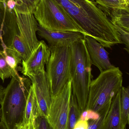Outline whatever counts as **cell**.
Returning <instances> with one entry per match:
<instances>
[{"instance_id": "obj_27", "label": "cell", "mask_w": 129, "mask_h": 129, "mask_svg": "<svg viewBox=\"0 0 129 129\" xmlns=\"http://www.w3.org/2000/svg\"><path fill=\"white\" fill-rule=\"evenodd\" d=\"M29 10L33 13L40 0H25Z\"/></svg>"}, {"instance_id": "obj_29", "label": "cell", "mask_w": 129, "mask_h": 129, "mask_svg": "<svg viewBox=\"0 0 129 129\" xmlns=\"http://www.w3.org/2000/svg\"><path fill=\"white\" fill-rule=\"evenodd\" d=\"M5 88L3 87L2 85H0V104L2 101L4 95Z\"/></svg>"}, {"instance_id": "obj_5", "label": "cell", "mask_w": 129, "mask_h": 129, "mask_svg": "<svg viewBox=\"0 0 129 129\" xmlns=\"http://www.w3.org/2000/svg\"><path fill=\"white\" fill-rule=\"evenodd\" d=\"M33 14L38 25L46 30L79 32L87 35L56 0H40Z\"/></svg>"}, {"instance_id": "obj_16", "label": "cell", "mask_w": 129, "mask_h": 129, "mask_svg": "<svg viewBox=\"0 0 129 129\" xmlns=\"http://www.w3.org/2000/svg\"><path fill=\"white\" fill-rule=\"evenodd\" d=\"M39 115L38 106L32 86L27 98L22 124L29 125L30 123L34 122L35 119Z\"/></svg>"}, {"instance_id": "obj_17", "label": "cell", "mask_w": 129, "mask_h": 129, "mask_svg": "<svg viewBox=\"0 0 129 129\" xmlns=\"http://www.w3.org/2000/svg\"><path fill=\"white\" fill-rule=\"evenodd\" d=\"M120 109L122 129L126 128L129 121V89L122 86L120 89Z\"/></svg>"}, {"instance_id": "obj_22", "label": "cell", "mask_w": 129, "mask_h": 129, "mask_svg": "<svg viewBox=\"0 0 129 129\" xmlns=\"http://www.w3.org/2000/svg\"><path fill=\"white\" fill-rule=\"evenodd\" d=\"M110 106H108L98 112L99 118L96 120H91L88 121V129H103L105 120L110 110Z\"/></svg>"}, {"instance_id": "obj_14", "label": "cell", "mask_w": 129, "mask_h": 129, "mask_svg": "<svg viewBox=\"0 0 129 129\" xmlns=\"http://www.w3.org/2000/svg\"><path fill=\"white\" fill-rule=\"evenodd\" d=\"M129 8L111 10L108 16L120 35L123 43L129 41Z\"/></svg>"}, {"instance_id": "obj_32", "label": "cell", "mask_w": 129, "mask_h": 129, "mask_svg": "<svg viewBox=\"0 0 129 129\" xmlns=\"http://www.w3.org/2000/svg\"><path fill=\"white\" fill-rule=\"evenodd\" d=\"M28 129H35L33 122H32L28 125Z\"/></svg>"}, {"instance_id": "obj_19", "label": "cell", "mask_w": 129, "mask_h": 129, "mask_svg": "<svg viewBox=\"0 0 129 129\" xmlns=\"http://www.w3.org/2000/svg\"><path fill=\"white\" fill-rule=\"evenodd\" d=\"M9 47L16 51L19 54L22 61L27 60L32 54L28 46L19 34L14 37L11 45Z\"/></svg>"}, {"instance_id": "obj_13", "label": "cell", "mask_w": 129, "mask_h": 129, "mask_svg": "<svg viewBox=\"0 0 129 129\" xmlns=\"http://www.w3.org/2000/svg\"><path fill=\"white\" fill-rule=\"evenodd\" d=\"M84 40L92 64L96 66L100 73L115 67L110 61L109 53L101 44L88 35L85 36Z\"/></svg>"}, {"instance_id": "obj_26", "label": "cell", "mask_w": 129, "mask_h": 129, "mask_svg": "<svg viewBox=\"0 0 129 129\" xmlns=\"http://www.w3.org/2000/svg\"><path fill=\"white\" fill-rule=\"evenodd\" d=\"M88 121L79 120L75 124L73 129H88Z\"/></svg>"}, {"instance_id": "obj_20", "label": "cell", "mask_w": 129, "mask_h": 129, "mask_svg": "<svg viewBox=\"0 0 129 129\" xmlns=\"http://www.w3.org/2000/svg\"><path fill=\"white\" fill-rule=\"evenodd\" d=\"M17 71L13 70L10 66L2 51L0 52V79L3 82L5 79L12 78L18 74Z\"/></svg>"}, {"instance_id": "obj_3", "label": "cell", "mask_w": 129, "mask_h": 129, "mask_svg": "<svg viewBox=\"0 0 129 129\" xmlns=\"http://www.w3.org/2000/svg\"><path fill=\"white\" fill-rule=\"evenodd\" d=\"M70 48V77L72 93L83 112L86 109L92 77V63L84 39L75 42Z\"/></svg>"}, {"instance_id": "obj_11", "label": "cell", "mask_w": 129, "mask_h": 129, "mask_svg": "<svg viewBox=\"0 0 129 129\" xmlns=\"http://www.w3.org/2000/svg\"><path fill=\"white\" fill-rule=\"evenodd\" d=\"M16 15L3 5L0 4V52L11 44L17 34Z\"/></svg>"}, {"instance_id": "obj_28", "label": "cell", "mask_w": 129, "mask_h": 129, "mask_svg": "<svg viewBox=\"0 0 129 129\" xmlns=\"http://www.w3.org/2000/svg\"><path fill=\"white\" fill-rule=\"evenodd\" d=\"M97 4L105 13L107 11V8L104 0H89Z\"/></svg>"}, {"instance_id": "obj_1", "label": "cell", "mask_w": 129, "mask_h": 129, "mask_svg": "<svg viewBox=\"0 0 129 129\" xmlns=\"http://www.w3.org/2000/svg\"><path fill=\"white\" fill-rule=\"evenodd\" d=\"M87 35L104 47L122 44L110 18L96 4L89 0H56Z\"/></svg>"}, {"instance_id": "obj_31", "label": "cell", "mask_w": 129, "mask_h": 129, "mask_svg": "<svg viewBox=\"0 0 129 129\" xmlns=\"http://www.w3.org/2000/svg\"><path fill=\"white\" fill-rule=\"evenodd\" d=\"M0 129H7L4 123L1 121H0Z\"/></svg>"}, {"instance_id": "obj_6", "label": "cell", "mask_w": 129, "mask_h": 129, "mask_svg": "<svg viewBox=\"0 0 129 129\" xmlns=\"http://www.w3.org/2000/svg\"><path fill=\"white\" fill-rule=\"evenodd\" d=\"M49 48L50 55L46 64V73L52 98L70 80L71 50L68 47Z\"/></svg>"}, {"instance_id": "obj_30", "label": "cell", "mask_w": 129, "mask_h": 129, "mask_svg": "<svg viewBox=\"0 0 129 129\" xmlns=\"http://www.w3.org/2000/svg\"><path fill=\"white\" fill-rule=\"evenodd\" d=\"M16 129H28V126L24 125L22 124L17 126Z\"/></svg>"}, {"instance_id": "obj_8", "label": "cell", "mask_w": 129, "mask_h": 129, "mask_svg": "<svg viewBox=\"0 0 129 129\" xmlns=\"http://www.w3.org/2000/svg\"><path fill=\"white\" fill-rule=\"evenodd\" d=\"M27 77L32 82V87L38 103L40 115L48 118L51 98L46 71L39 72Z\"/></svg>"}, {"instance_id": "obj_24", "label": "cell", "mask_w": 129, "mask_h": 129, "mask_svg": "<svg viewBox=\"0 0 129 129\" xmlns=\"http://www.w3.org/2000/svg\"><path fill=\"white\" fill-rule=\"evenodd\" d=\"M35 129H53L47 118L44 116H38L33 122Z\"/></svg>"}, {"instance_id": "obj_15", "label": "cell", "mask_w": 129, "mask_h": 129, "mask_svg": "<svg viewBox=\"0 0 129 129\" xmlns=\"http://www.w3.org/2000/svg\"><path fill=\"white\" fill-rule=\"evenodd\" d=\"M120 91L112 100L103 129H122Z\"/></svg>"}, {"instance_id": "obj_10", "label": "cell", "mask_w": 129, "mask_h": 129, "mask_svg": "<svg viewBox=\"0 0 129 129\" xmlns=\"http://www.w3.org/2000/svg\"><path fill=\"white\" fill-rule=\"evenodd\" d=\"M49 47L44 41L39 42L38 46L25 61H22L21 73L26 77L45 70L50 55Z\"/></svg>"}, {"instance_id": "obj_18", "label": "cell", "mask_w": 129, "mask_h": 129, "mask_svg": "<svg viewBox=\"0 0 129 129\" xmlns=\"http://www.w3.org/2000/svg\"><path fill=\"white\" fill-rule=\"evenodd\" d=\"M82 111L80 110L75 95L72 94L70 105L66 129H73L79 120Z\"/></svg>"}, {"instance_id": "obj_23", "label": "cell", "mask_w": 129, "mask_h": 129, "mask_svg": "<svg viewBox=\"0 0 129 129\" xmlns=\"http://www.w3.org/2000/svg\"><path fill=\"white\" fill-rule=\"evenodd\" d=\"M107 8L105 13L107 14L111 10L125 9L129 8V5L123 4L119 0H104Z\"/></svg>"}, {"instance_id": "obj_12", "label": "cell", "mask_w": 129, "mask_h": 129, "mask_svg": "<svg viewBox=\"0 0 129 129\" xmlns=\"http://www.w3.org/2000/svg\"><path fill=\"white\" fill-rule=\"evenodd\" d=\"M37 33L40 37L47 41L49 47H70L75 42L84 39L86 36L79 32L49 31L39 25Z\"/></svg>"}, {"instance_id": "obj_2", "label": "cell", "mask_w": 129, "mask_h": 129, "mask_svg": "<svg viewBox=\"0 0 129 129\" xmlns=\"http://www.w3.org/2000/svg\"><path fill=\"white\" fill-rule=\"evenodd\" d=\"M32 86L29 77L17 74L11 78L5 88L1 102V121L7 129H16L23 122L24 111L29 92Z\"/></svg>"}, {"instance_id": "obj_7", "label": "cell", "mask_w": 129, "mask_h": 129, "mask_svg": "<svg viewBox=\"0 0 129 129\" xmlns=\"http://www.w3.org/2000/svg\"><path fill=\"white\" fill-rule=\"evenodd\" d=\"M72 94L71 80H69L51 98L47 119L53 129H66Z\"/></svg>"}, {"instance_id": "obj_25", "label": "cell", "mask_w": 129, "mask_h": 129, "mask_svg": "<svg viewBox=\"0 0 129 129\" xmlns=\"http://www.w3.org/2000/svg\"><path fill=\"white\" fill-rule=\"evenodd\" d=\"M99 114L91 110H86L82 112L79 120L88 121L96 120L99 118Z\"/></svg>"}, {"instance_id": "obj_33", "label": "cell", "mask_w": 129, "mask_h": 129, "mask_svg": "<svg viewBox=\"0 0 129 129\" xmlns=\"http://www.w3.org/2000/svg\"><path fill=\"white\" fill-rule=\"evenodd\" d=\"M125 129H126V128Z\"/></svg>"}, {"instance_id": "obj_4", "label": "cell", "mask_w": 129, "mask_h": 129, "mask_svg": "<svg viewBox=\"0 0 129 129\" xmlns=\"http://www.w3.org/2000/svg\"><path fill=\"white\" fill-rule=\"evenodd\" d=\"M123 74L119 68L114 67L100 73L92 80L86 110L98 113L110 106L113 98L122 86Z\"/></svg>"}, {"instance_id": "obj_9", "label": "cell", "mask_w": 129, "mask_h": 129, "mask_svg": "<svg viewBox=\"0 0 129 129\" xmlns=\"http://www.w3.org/2000/svg\"><path fill=\"white\" fill-rule=\"evenodd\" d=\"M19 35L23 39L31 53L36 48L39 41L36 36L38 24L31 11L19 12L14 9Z\"/></svg>"}, {"instance_id": "obj_21", "label": "cell", "mask_w": 129, "mask_h": 129, "mask_svg": "<svg viewBox=\"0 0 129 129\" xmlns=\"http://www.w3.org/2000/svg\"><path fill=\"white\" fill-rule=\"evenodd\" d=\"M0 3L6 5L8 10L11 11H14V9L19 12L30 11L25 0H0Z\"/></svg>"}, {"instance_id": "obj_34", "label": "cell", "mask_w": 129, "mask_h": 129, "mask_svg": "<svg viewBox=\"0 0 129 129\" xmlns=\"http://www.w3.org/2000/svg\"><path fill=\"white\" fill-rule=\"evenodd\" d=\"M0 80H1V79H0Z\"/></svg>"}]
</instances>
